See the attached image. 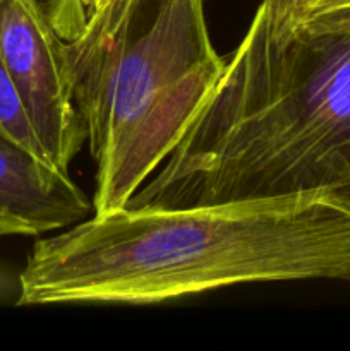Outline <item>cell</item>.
I'll return each mask as SVG.
<instances>
[{
	"label": "cell",
	"instance_id": "1",
	"mask_svg": "<svg viewBox=\"0 0 350 351\" xmlns=\"http://www.w3.org/2000/svg\"><path fill=\"white\" fill-rule=\"evenodd\" d=\"M302 280L350 281V185L93 215L34 243L17 305H150Z\"/></svg>",
	"mask_w": 350,
	"mask_h": 351
},
{
	"label": "cell",
	"instance_id": "2",
	"mask_svg": "<svg viewBox=\"0 0 350 351\" xmlns=\"http://www.w3.org/2000/svg\"><path fill=\"white\" fill-rule=\"evenodd\" d=\"M350 185V31L271 36L254 19L174 149L127 209Z\"/></svg>",
	"mask_w": 350,
	"mask_h": 351
},
{
	"label": "cell",
	"instance_id": "3",
	"mask_svg": "<svg viewBox=\"0 0 350 351\" xmlns=\"http://www.w3.org/2000/svg\"><path fill=\"white\" fill-rule=\"evenodd\" d=\"M65 75L96 165L93 215L124 209L218 81L202 0H50Z\"/></svg>",
	"mask_w": 350,
	"mask_h": 351
},
{
	"label": "cell",
	"instance_id": "4",
	"mask_svg": "<svg viewBox=\"0 0 350 351\" xmlns=\"http://www.w3.org/2000/svg\"><path fill=\"white\" fill-rule=\"evenodd\" d=\"M0 60L47 158L69 171L88 136L69 91L62 36L38 0H0Z\"/></svg>",
	"mask_w": 350,
	"mask_h": 351
},
{
	"label": "cell",
	"instance_id": "5",
	"mask_svg": "<svg viewBox=\"0 0 350 351\" xmlns=\"http://www.w3.org/2000/svg\"><path fill=\"white\" fill-rule=\"evenodd\" d=\"M93 213V202L69 171L0 134V237L71 228Z\"/></svg>",
	"mask_w": 350,
	"mask_h": 351
},
{
	"label": "cell",
	"instance_id": "6",
	"mask_svg": "<svg viewBox=\"0 0 350 351\" xmlns=\"http://www.w3.org/2000/svg\"><path fill=\"white\" fill-rule=\"evenodd\" d=\"M0 134L16 141L17 144L26 147L38 158L50 163L30 120H27L26 113H24L23 105L17 98L16 89H14L12 82L7 75L2 60H0Z\"/></svg>",
	"mask_w": 350,
	"mask_h": 351
},
{
	"label": "cell",
	"instance_id": "7",
	"mask_svg": "<svg viewBox=\"0 0 350 351\" xmlns=\"http://www.w3.org/2000/svg\"><path fill=\"white\" fill-rule=\"evenodd\" d=\"M314 0H263L257 12L263 16L271 36L283 40L301 29Z\"/></svg>",
	"mask_w": 350,
	"mask_h": 351
},
{
	"label": "cell",
	"instance_id": "8",
	"mask_svg": "<svg viewBox=\"0 0 350 351\" xmlns=\"http://www.w3.org/2000/svg\"><path fill=\"white\" fill-rule=\"evenodd\" d=\"M301 27L318 31H350V5H316Z\"/></svg>",
	"mask_w": 350,
	"mask_h": 351
},
{
	"label": "cell",
	"instance_id": "9",
	"mask_svg": "<svg viewBox=\"0 0 350 351\" xmlns=\"http://www.w3.org/2000/svg\"><path fill=\"white\" fill-rule=\"evenodd\" d=\"M106 2H110V0H79V3L84 7V10H95L98 7L105 5Z\"/></svg>",
	"mask_w": 350,
	"mask_h": 351
},
{
	"label": "cell",
	"instance_id": "10",
	"mask_svg": "<svg viewBox=\"0 0 350 351\" xmlns=\"http://www.w3.org/2000/svg\"><path fill=\"white\" fill-rule=\"evenodd\" d=\"M316 5H350V0H319L312 7Z\"/></svg>",
	"mask_w": 350,
	"mask_h": 351
},
{
	"label": "cell",
	"instance_id": "11",
	"mask_svg": "<svg viewBox=\"0 0 350 351\" xmlns=\"http://www.w3.org/2000/svg\"><path fill=\"white\" fill-rule=\"evenodd\" d=\"M319 2V0H314V3H318ZM314 3H312V5H314ZM311 9H312V7H311ZM309 12H311V10H309Z\"/></svg>",
	"mask_w": 350,
	"mask_h": 351
}]
</instances>
